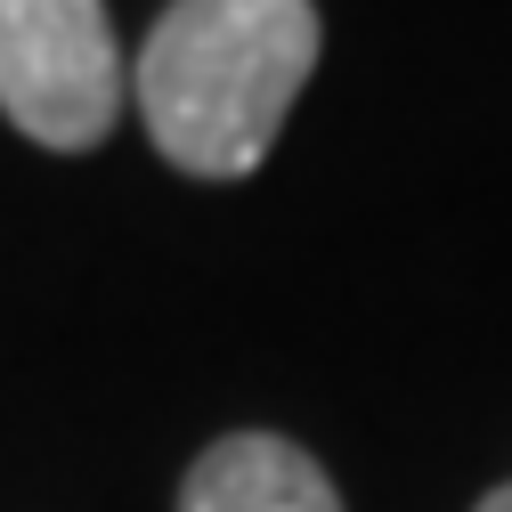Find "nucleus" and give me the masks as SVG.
Segmentation results:
<instances>
[{"mask_svg":"<svg viewBox=\"0 0 512 512\" xmlns=\"http://www.w3.org/2000/svg\"><path fill=\"white\" fill-rule=\"evenodd\" d=\"M317 66L309 0H171L139 41L131 98L163 163L196 179H244L277 147Z\"/></svg>","mask_w":512,"mask_h":512,"instance_id":"obj_1","label":"nucleus"},{"mask_svg":"<svg viewBox=\"0 0 512 512\" xmlns=\"http://www.w3.org/2000/svg\"><path fill=\"white\" fill-rule=\"evenodd\" d=\"M131 98L106 0H0V114L49 155H90Z\"/></svg>","mask_w":512,"mask_h":512,"instance_id":"obj_2","label":"nucleus"},{"mask_svg":"<svg viewBox=\"0 0 512 512\" xmlns=\"http://www.w3.org/2000/svg\"><path fill=\"white\" fill-rule=\"evenodd\" d=\"M179 512H342V496L309 447L277 431H228L196 456Z\"/></svg>","mask_w":512,"mask_h":512,"instance_id":"obj_3","label":"nucleus"},{"mask_svg":"<svg viewBox=\"0 0 512 512\" xmlns=\"http://www.w3.org/2000/svg\"><path fill=\"white\" fill-rule=\"evenodd\" d=\"M472 512H512V480H504V488H488V496H480Z\"/></svg>","mask_w":512,"mask_h":512,"instance_id":"obj_4","label":"nucleus"}]
</instances>
